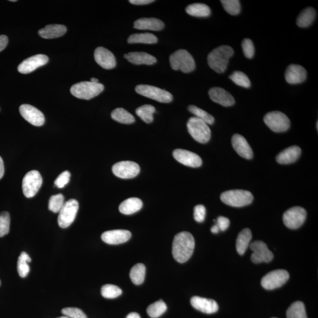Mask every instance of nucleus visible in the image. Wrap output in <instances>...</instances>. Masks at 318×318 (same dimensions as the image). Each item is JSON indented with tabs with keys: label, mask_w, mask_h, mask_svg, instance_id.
<instances>
[{
	"label": "nucleus",
	"mask_w": 318,
	"mask_h": 318,
	"mask_svg": "<svg viewBox=\"0 0 318 318\" xmlns=\"http://www.w3.org/2000/svg\"><path fill=\"white\" fill-rule=\"evenodd\" d=\"M206 214L205 207L202 205H197L194 209V219L197 222H203L205 220Z\"/></svg>",
	"instance_id": "nucleus-48"
},
{
	"label": "nucleus",
	"mask_w": 318,
	"mask_h": 318,
	"mask_svg": "<svg viewBox=\"0 0 318 318\" xmlns=\"http://www.w3.org/2000/svg\"><path fill=\"white\" fill-rule=\"evenodd\" d=\"M146 275V267L143 263H137L134 266L130 272V277L133 283L139 285L143 283Z\"/></svg>",
	"instance_id": "nucleus-33"
},
{
	"label": "nucleus",
	"mask_w": 318,
	"mask_h": 318,
	"mask_svg": "<svg viewBox=\"0 0 318 318\" xmlns=\"http://www.w3.org/2000/svg\"><path fill=\"white\" fill-rule=\"evenodd\" d=\"M62 312L70 318H88L83 311L78 307H66L62 309Z\"/></svg>",
	"instance_id": "nucleus-45"
},
{
	"label": "nucleus",
	"mask_w": 318,
	"mask_h": 318,
	"mask_svg": "<svg viewBox=\"0 0 318 318\" xmlns=\"http://www.w3.org/2000/svg\"><path fill=\"white\" fill-rule=\"evenodd\" d=\"M187 127L191 136L197 142L205 144L209 141L211 130L208 125L203 120L192 117L187 122Z\"/></svg>",
	"instance_id": "nucleus-6"
},
{
	"label": "nucleus",
	"mask_w": 318,
	"mask_h": 318,
	"mask_svg": "<svg viewBox=\"0 0 318 318\" xmlns=\"http://www.w3.org/2000/svg\"><path fill=\"white\" fill-rule=\"evenodd\" d=\"M5 174V166L4 163H3V160L0 156V179H2L3 176H4Z\"/></svg>",
	"instance_id": "nucleus-52"
},
{
	"label": "nucleus",
	"mask_w": 318,
	"mask_h": 318,
	"mask_svg": "<svg viewBox=\"0 0 318 318\" xmlns=\"http://www.w3.org/2000/svg\"><path fill=\"white\" fill-rule=\"evenodd\" d=\"M286 316L287 318H307L304 303L300 301L293 303L287 310Z\"/></svg>",
	"instance_id": "nucleus-35"
},
{
	"label": "nucleus",
	"mask_w": 318,
	"mask_h": 318,
	"mask_svg": "<svg viewBox=\"0 0 318 318\" xmlns=\"http://www.w3.org/2000/svg\"><path fill=\"white\" fill-rule=\"evenodd\" d=\"M65 203V197L62 194L53 195L49 200V209L53 212H59Z\"/></svg>",
	"instance_id": "nucleus-43"
},
{
	"label": "nucleus",
	"mask_w": 318,
	"mask_h": 318,
	"mask_svg": "<svg viewBox=\"0 0 318 318\" xmlns=\"http://www.w3.org/2000/svg\"><path fill=\"white\" fill-rule=\"evenodd\" d=\"M220 199L227 205L240 207L250 205L253 200V196L249 191L230 190L222 193Z\"/></svg>",
	"instance_id": "nucleus-3"
},
{
	"label": "nucleus",
	"mask_w": 318,
	"mask_h": 318,
	"mask_svg": "<svg viewBox=\"0 0 318 318\" xmlns=\"http://www.w3.org/2000/svg\"><path fill=\"white\" fill-rule=\"evenodd\" d=\"M167 310L166 304L163 300H160L153 303L147 307V312L150 317L157 318L162 316Z\"/></svg>",
	"instance_id": "nucleus-38"
},
{
	"label": "nucleus",
	"mask_w": 318,
	"mask_h": 318,
	"mask_svg": "<svg viewBox=\"0 0 318 318\" xmlns=\"http://www.w3.org/2000/svg\"><path fill=\"white\" fill-rule=\"evenodd\" d=\"M155 112V107L149 105L140 106L136 110L137 115L146 123H150L153 121V114Z\"/></svg>",
	"instance_id": "nucleus-36"
},
{
	"label": "nucleus",
	"mask_w": 318,
	"mask_h": 318,
	"mask_svg": "<svg viewBox=\"0 0 318 318\" xmlns=\"http://www.w3.org/2000/svg\"><path fill=\"white\" fill-rule=\"evenodd\" d=\"M105 87L101 83L82 82L75 84L70 89V92L76 98L90 100L101 93Z\"/></svg>",
	"instance_id": "nucleus-4"
},
{
	"label": "nucleus",
	"mask_w": 318,
	"mask_h": 318,
	"mask_svg": "<svg viewBox=\"0 0 318 318\" xmlns=\"http://www.w3.org/2000/svg\"><path fill=\"white\" fill-rule=\"evenodd\" d=\"M102 295L108 299H114L122 294V290L114 284H105L102 287Z\"/></svg>",
	"instance_id": "nucleus-40"
},
{
	"label": "nucleus",
	"mask_w": 318,
	"mask_h": 318,
	"mask_svg": "<svg viewBox=\"0 0 318 318\" xmlns=\"http://www.w3.org/2000/svg\"><path fill=\"white\" fill-rule=\"evenodd\" d=\"M79 207V202L76 199H70L64 204L58 217L59 225L62 228H67L72 225L76 219Z\"/></svg>",
	"instance_id": "nucleus-9"
},
{
	"label": "nucleus",
	"mask_w": 318,
	"mask_h": 318,
	"mask_svg": "<svg viewBox=\"0 0 318 318\" xmlns=\"http://www.w3.org/2000/svg\"><path fill=\"white\" fill-rule=\"evenodd\" d=\"M189 111L193 114L196 118L203 120L207 125H212L215 122V119L205 110L201 109L196 106L190 105L188 107Z\"/></svg>",
	"instance_id": "nucleus-39"
},
{
	"label": "nucleus",
	"mask_w": 318,
	"mask_h": 318,
	"mask_svg": "<svg viewBox=\"0 0 318 318\" xmlns=\"http://www.w3.org/2000/svg\"><path fill=\"white\" fill-rule=\"evenodd\" d=\"M126 318H141L139 314L136 312H132L127 316Z\"/></svg>",
	"instance_id": "nucleus-53"
},
{
	"label": "nucleus",
	"mask_w": 318,
	"mask_h": 318,
	"mask_svg": "<svg viewBox=\"0 0 318 318\" xmlns=\"http://www.w3.org/2000/svg\"><path fill=\"white\" fill-rule=\"evenodd\" d=\"M301 149L299 147L293 146L283 150L276 156V161L283 165H287L295 162L300 156Z\"/></svg>",
	"instance_id": "nucleus-25"
},
{
	"label": "nucleus",
	"mask_w": 318,
	"mask_h": 318,
	"mask_svg": "<svg viewBox=\"0 0 318 318\" xmlns=\"http://www.w3.org/2000/svg\"><path fill=\"white\" fill-rule=\"evenodd\" d=\"M252 232L249 229H244L239 233L236 240V250L240 255L245 253L252 239Z\"/></svg>",
	"instance_id": "nucleus-29"
},
{
	"label": "nucleus",
	"mask_w": 318,
	"mask_h": 318,
	"mask_svg": "<svg viewBox=\"0 0 318 318\" xmlns=\"http://www.w3.org/2000/svg\"><path fill=\"white\" fill-rule=\"evenodd\" d=\"M195 239L188 232H180L175 236L172 246L174 258L179 263H185L192 256L195 249Z\"/></svg>",
	"instance_id": "nucleus-1"
},
{
	"label": "nucleus",
	"mask_w": 318,
	"mask_h": 318,
	"mask_svg": "<svg viewBox=\"0 0 318 318\" xmlns=\"http://www.w3.org/2000/svg\"><path fill=\"white\" fill-rule=\"evenodd\" d=\"M242 47L244 55L247 59H252L254 55V47L252 40L249 39L243 40Z\"/></svg>",
	"instance_id": "nucleus-46"
},
{
	"label": "nucleus",
	"mask_w": 318,
	"mask_h": 318,
	"mask_svg": "<svg viewBox=\"0 0 318 318\" xmlns=\"http://www.w3.org/2000/svg\"><path fill=\"white\" fill-rule=\"evenodd\" d=\"M272 318H276V317H272Z\"/></svg>",
	"instance_id": "nucleus-59"
},
{
	"label": "nucleus",
	"mask_w": 318,
	"mask_h": 318,
	"mask_svg": "<svg viewBox=\"0 0 318 318\" xmlns=\"http://www.w3.org/2000/svg\"><path fill=\"white\" fill-rule=\"evenodd\" d=\"M190 303L194 308L207 314L215 313L219 309L218 304L213 299L193 296L190 300Z\"/></svg>",
	"instance_id": "nucleus-21"
},
{
	"label": "nucleus",
	"mask_w": 318,
	"mask_h": 318,
	"mask_svg": "<svg viewBox=\"0 0 318 318\" xmlns=\"http://www.w3.org/2000/svg\"><path fill=\"white\" fill-rule=\"evenodd\" d=\"M315 10L312 8H306L303 10L297 17L296 24L300 28H306L312 24L316 18Z\"/></svg>",
	"instance_id": "nucleus-30"
},
{
	"label": "nucleus",
	"mask_w": 318,
	"mask_h": 318,
	"mask_svg": "<svg viewBox=\"0 0 318 318\" xmlns=\"http://www.w3.org/2000/svg\"><path fill=\"white\" fill-rule=\"evenodd\" d=\"M29 254L25 252L20 254L18 262V270L20 277H25L28 276L30 272L29 263L31 262Z\"/></svg>",
	"instance_id": "nucleus-37"
},
{
	"label": "nucleus",
	"mask_w": 318,
	"mask_h": 318,
	"mask_svg": "<svg viewBox=\"0 0 318 318\" xmlns=\"http://www.w3.org/2000/svg\"><path fill=\"white\" fill-rule=\"evenodd\" d=\"M153 0H130L129 3L135 5H146L153 3Z\"/></svg>",
	"instance_id": "nucleus-51"
},
{
	"label": "nucleus",
	"mask_w": 318,
	"mask_h": 318,
	"mask_svg": "<svg viewBox=\"0 0 318 318\" xmlns=\"http://www.w3.org/2000/svg\"><path fill=\"white\" fill-rule=\"evenodd\" d=\"M170 63L172 69L189 73L195 69V62L192 55L186 50L180 49L170 56Z\"/></svg>",
	"instance_id": "nucleus-5"
},
{
	"label": "nucleus",
	"mask_w": 318,
	"mask_h": 318,
	"mask_svg": "<svg viewBox=\"0 0 318 318\" xmlns=\"http://www.w3.org/2000/svg\"><path fill=\"white\" fill-rule=\"evenodd\" d=\"M286 81L290 85H296L305 81L307 72L303 67L297 65H290L287 67L284 74Z\"/></svg>",
	"instance_id": "nucleus-20"
},
{
	"label": "nucleus",
	"mask_w": 318,
	"mask_h": 318,
	"mask_svg": "<svg viewBox=\"0 0 318 318\" xmlns=\"http://www.w3.org/2000/svg\"><path fill=\"white\" fill-rule=\"evenodd\" d=\"M164 23L156 18H142L134 23V28L138 30H149L160 31L164 28Z\"/></svg>",
	"instance_id": "nucleus-26"
},
{
	"label": "nucleus",
	"mask_w": 318,
	"mask_h": 318,
	"mask_svg": "<svg viewBox=\"0 0 318 318\" xmlns=\"http://www.w3.org/2000/svg\"><path fill=\"white\" fill-rule=\"evenodd\" d=\"M20 113L23 118L32 125L42 126L45 122V116L35 107L29 105H23L20 107Z\"/></svg>",
	"instance_id": "nucleus-15"
},
{
	"label": "nucleus",
	"mask_w": 318,
	"mask_h": 318,
	"mask_svg": "<svg viewBox=\"0 0 318 318\" xmlns=\"http://www.w3.org/2000/svg\"><path fill=\"white\" fill-rule=\"evenodd\" d=\"M232 143L234 149L241 157L246 159L252 158L253 150L245 137L239 134H235L232 137Z\"/></svg>",
	"instance_id": "nucleus-23"
},
{
	"label": "nucleus",
	"mask_w": 318,
	"mask_h": 318,
	"mask_svg": "<svg viewBox=\"0 0 318 318\" xmlns=\"http://www.w3.org/2000/svg\"><path fill=\"white\" fill-rule=\"evenodd\" d=\"M124 58L133 65H152L157 62L155 57L145 52H131L124 55Z\"/></svg>",
	"instance_id": "nucleus-24"
},
{
	"label": "nucleus",
	"mask_w": 318,
	"mask_h": 318,
	"mask_svg": "<svg viewBox=\"0 0 318 318\" xmlns=\"http://www.w3.org/2000/svg\"><path fill=\"white\" fill-rule=\"evenodd\" d=\"M233 54V49L231 47L221 46L209 53L207 56V62L214 71L223 73L226 71L229 59Z\"/></svg>",
	"instance_id": "nucleus-2"
},
{
	"label": "nucleus",
	"mask_w": 318,
	"mask_h": 318,
	"mask_svg": "<svg viewBox=\"0 0 318 318\" xmlns=\"http://www.w3.org/2000/svg\"><path fill=\"white\" fill-rule=\"evenodd\" d=\"M58 318H70V317L66 316L60 317H58Z\"/></svg>",
	"instance_id": "nucleus-56"
},
{
	"label": "nucleus",
	"mask_w": 318,
	"mask_h": 318,
	"mask_svg": "<svg viewBox=\"0 0 318 318\" xmlns=\"http://www.w3.org/2000/svg\"><path fill=\"white\" fill-rule=\"evenodd\" d=\"M140 166L131 161H123L115 164L112 172L116 176L121 179H132L139 175Z\"/></svg>",
	"instance_id": "nucleus-14"
},
{
	"label": "nucleus",
	"mask_w": 318,
	"mask_h": 318,
	"mask_svg": "<svg viewBox=\"0 0 318 318\" xmlns=\"http://www.w3.org/2000/svg\"><path fill=\"white\" fill-rule=\"evenodd\" d=\"M49 62V58L44 55H38L30 57L20 64L18 71L22 74H29L34 72L40 67L45 66Z\"/></svg>",
	"instance_id": "nucleus-17"
},
{
	"label": "nucleus",
	"mask_w": 318,
	"mask_h": 318,
	"mask_svg": "<svg viewBox=\"0 0 318 318\" xmlns=\"http://www.w3.org/2000/svg\"><path fill=\"white\" fill-rule=\"evenodd\" d=\"M220 2L225 11L230 15L236 16L239 14L241 6L238 0H222Z\"/></svg>",
	"instance_id": "nucleus-42"
},
{
	"label": "nucleus",
	"mask_w": 318,
	"mask_h": 318,
	"mask_svg": "<svg viewBox=\"0 0 318 318\" xmlns=\"http://www.w3.org/2000/svg\"><path fill=\"white\" fill-rule=\"evenodd\" d=\"M90 82L92 83H99V80L96 78H92L91 80H90Z\"/></svg>",
	"instance_id": "nucleus-55"
},
{
	"label": "nucleus",
	"mask_w": 318,
	"mask_h": 318,
	"mask_svg": "<svg viewBox=\"0 0 318 318\" xmlns=\"http://www.w3.org/2000/svg\"><path fill=\"white\" fill-rule=\"evenodd\" d=\"M112 118L122 124H126L130 125L135 122V119L134 116L126 110L123 108H118L114 110L111 114Z\"/></svg>",
	"instance_id": "nucleus-34"
},
{
	"label": "nucleus",
	"mask_w": 318,
	"mask_h": 318,
	"mask_svg": "<svg viewBox=\"0 0 318 318\" xmlns=\"http://www.w3.org/2000/svg\"><path fill=\"white\" fill-rule=\"evenodd\" d=\"M219 230H219V227H218V226H217V225H216H216H214V226L212 227V228H211V232H212V233H215V234L217 233H219Z\"/></svg>",
	"instance_id": "nucleus-54"
},
{
	"label": "nucleus",
	"mask_w": 318,
	"mask_h": 318,
	"mask_svg": "<svg viewBox=\"0 0 318 318\" xmlns=\"http://www.w3.org/2000/svg\"><path fill=\"white\" fill-rule=\"evenodd\" d=\"M9 42L8 38L5 35L0 36V52L5 50Z\"/></svg>",
	"instance_id": "nucleus-50"
},
{
	"label": "nucleus",
	"mask_w": 318,
	"mask_h": 318,
	"mask_svg": "<svg viewBox=\"0 0 318 318\" xmlns=\"http://www.w3.org/2000/svg\"><path fill=\"white\" fill-rule=\"evenodd\" d=\"M306 211L302 207L295 206L283 214L284 225L290 229H296L302 226L306 218Z\"/></svg>",
	"instance_id": "nucleus-12"
},
{
	"label": "nucleus",
	"mask_w": 318,
	"mask_h": 318,
	"mask_svg": "<svg viewBox=\"0 0 318 318\" xmlns=\"http://www.w3.org/2000/svg\"><path fill=\"white\" fill-rule=\"evenodd\" d=\"M264 122L273 132L281 133L289 129L290 120L286 115L279 111L267 113L263 118Z\"/></svg>",
	"instance_id": "nucleus-8"
},
{
	"label": "nucleus",
	"mask_w": 318,
	"mask_h": 318,
	"mask_svg": "<svg viewBox=\"0 0 318 318\" xmlns=\"http://www.w3.org/2000/svg\"><path fill=\"white\" fill-rule=\"evenodd\" d=\"M127 42L129 44L142 43V44L152 45L155 44L157 42V38L151 33H139V34L130 36L127 40Z\"/></svg>",
	"instance_id": "nucleus-32"
},
{
	"label": "nucleus",
	"mask_w": 318,
	"mask_h": 318,
	"mask_svg": "<svg viewBox=\"0 0 318 318\" xmlns=\"http://www.w3.org/2000/svg\"><path fill=\"white\" fill-rule=\"evenodd\" d=\"M142 206L143 202L141 200L137 197H131L120 204L119 211L124 215H132L141 209Z\"/></svg>",
	"instance_id": "nucleus-28"
},
{
	"label": "nucleus",
	"mask_w": 318,
	"mask_h": 318,
	"mask_svg": "<svg viewBox=\"0 0 318 318\" xmlns=\"http://www.w3.org/2000/svg\"><path fill=\"white\" fill-rule=\"evenodd\" d=\"M42 183V177L37 170H32L27 173L23 178L22 183V188L25 196L28 198L34 197L41 188Z\"/></svg>",
	"instance_id": "nucleus-10"
},
{
	"label": "nucleus",
	"mask_w": 318,
	"mask_h": 318,
	"mask_svg": "<svg viewBox=\"0 0 318 318\" xmlns=\"http://www.w3.org/2000/svg\"><path fill=\"white\" fill-rule=\"evenodd\" d=\"M0 284H1V282H0Z\"/></svg>",
	"instance_id": "nucleus-58"
},
{
	"label": "nucleus",
	"mask_w": 318,
	"mask_h": 318,
	"mask_svg": "<svg viewBox=\"0 0 318 318\" xmlns=\"http://www.w3.org/2000/svg\"><path fill=\"white\" fill-rule=\"evenodd\" d=\"M67 28L65 26L51 25L46 26L45 28L40 30L39 34L42 38L46 39H56L65 35Z\"/></svg>",
	"instance_id": "nucleus-27"
},
{
	"label": "nucleus",
	"mask_w": 318,
	"mask_h": 318,
	"mask_svg": "<svg viewBox=\"0 0 318 318\" xmlns=\"http://www.w3.org/2000/svg\"><path fill=\"white\" fill-rule=\"evenodd\" d=\"M135 90L139 95L155 100L158 102L168 103L173 100L171 93L157 87L140 85L136 87Z\"/></svg>",
	"instance_id": "nucleus-7"
},
{
	"label": "nucleus",
	"mask_w": 318,
	"mask_h": 318,
	"mask_svg": "<svg viewBox=\"0 0 318 318\" xmlns=\"http://www.w3.org/2000/svg\"><path fill=\"white\" fill-rule=\"evenodd\" d=\"M289 278V274L285 270L278 269L272 271L264 276L262 280L263 288L267 290H272L278 288L283 285Z\"/></svg>",
	"instance_id": "nucleus-11"
},
{
	"label": "nucleus",
	"mask_w": 318,
	"mask_h": 318,
	"mask_svg": "<svg viewBox=\"0 0 318 318\" xmlns=\"http://www.w3.org/2000/svg\"><path fill=\"white\" fill-rule=\"evenodd\" d=\"M173 156L177 162L187 166L199 167L202 165V160L200 157L188 150L176 149L173 152Z\"/></svg>",
	"instance_id": "nucleus-16"
},
{
	"label": "nucleus",
	"mask_w": 318,
	"mask_h": 318,
	"mask_svg": "<svg viewBox=\"0 0 318 318\" xmlns=\"http://www.w3.org/2000/svg\"><path fill=\"white\" fill-rule=\"evenodd\" d=\"M209 95L213 102L224 107H230L235 105L233 97L225 89L220 88H212L209 91Z\"/></svg>",
	"instance_id": "nucleus-22"
},
{
	"label": "nucleus",
	"mask_w": 318,
	"mask_h": 318,
	"mask_svg": "<svg viewBox=\"0 0 318 318\" xmlns=\"http://www.w3.org/2000/svg\"><path fill=\"white\" fill-rule=\"evenodd\" d=\"M95 59L96 63L105 69H112L116 66L115 56L109 50L102 47L95 50Z\"/></svg>",
	"instance_id": "nucleus-19"
},
{
	"label": "nucleus",
	"mask_w": 318,
	"mask_h": 318,
	"mask_svg": "<svg viewBox=\"0 0 318 318\" xmlns=\"http://www.w3.org/2000/svg\"><path fill=\"white\" fill-rule=\"evenodd\" d=\"M216 225L220 230L225 231L228 228L230 225V220L228 218L224 216H219L217 219Z\"/></svg>",
	"instance_id": "nucleus-49"
},
{
	"label": "nucleus",
	"mask_w": 318,
	"mask_h": 318,
	"mask_svg": "<svg viewBox=\"0 0 318 318\" xmlns=\"http://www.w3.org/2000/svg\"><path fill=\"white\" fill-rule=\"evenodd\" d=\"M229 79L237 86L245 88H249L251 86L250 80L245 73L242 72H234L229 76Z\"/></svg>",
	"instance_id": "nucleus-41"
},
{
	"label": "nucleus",
	"mask_w": 318,
	"mask_h": 318,
	"mask_svg": "<svg viewBox=\"0 0 318 318\" xmlns=\"http://www.w3.org/2000/svg\"><path fill=\"white\" fill-rule=\"evenodd\" d=\"M186 12L189 15L196 18H207L211 14L209 7L202 3H195L187 6Z\"/></svg>",
	"instance_id": "nucleus-31"
},
{
	"label": "nucleus",
	"mask_w": 318,
	"mask_h": 318,
	"mask_svg": "<svg viewBox=\"0 0 318 318\" xmlns=\"http://www.w3.org/2000/svg\"><path fill=\"white\" fill-rule=\"evenodd\" d=\"M317 125H317V123H316V128H317V129H318V126H317Z\"/></svg>",
	"instance_id": "nucleus-57"
},
{
	"label": "nucleus",
	"mask_w": 318,
	"mask_h": 318,
	"mask_svg": "<svg viewBox=\"0 0 318 318\" xmlns=\"http://www.w3.org/2000/svg\"><path fill=\"white\" fill-rule=\"evenodd\" d=\"M250 248L253 251L251 260L254 263H269L273 258V253L262 241H254L250 244Z\"/></svg>",
	"instance_id": "nucleus-13"
},
{
	"label": "nucleus",
	"mask_w": 318,
	"mask_h": 318,
	"mask_svg": "<svg viewBox=\"0 0 318 318\" xmlns=\"http://www.w3.org/2000/svg\"><path fill=\"white\" fill-rule=\"evenodd\" d=\"M70 174L69 171H65L60 174L55 181V185L59 188H63L70 181Z\"/></svg>",
	"instance_id": "nucleus-47"
},
{
	"label": "nucleus",
	"mask_w": 318,
	"mask_h": 318,
	"mask_svg": "<svg viewBox=\"0 0 318 318\" xmlns=\"http://www.w3.org/2000/svg\"><path fill=\"white\" fill-rule=\"evenodd\" d=\"M10 216L8 212L0 214V237L4 236L10 232Z\"/></svg>",
	"instance_id": "nucleus-44"
},
{
	"label": "nucleus",
	"mask_w": 318,
	"mask_h": 318,
	"mask_svg": "<svg viewBox=\"0 0 318 318\" xmlns=\"http://www.w3.org/2000/svg\"><path fill=\"white\" fill-rule=\"evenodd\" d=\"M131 237L132 233L129 230H113L104 232L102 239L109 245H119L127 242Z\"/></svg>",
	"instance_id": "nucleus-18"
}]
</instances>
